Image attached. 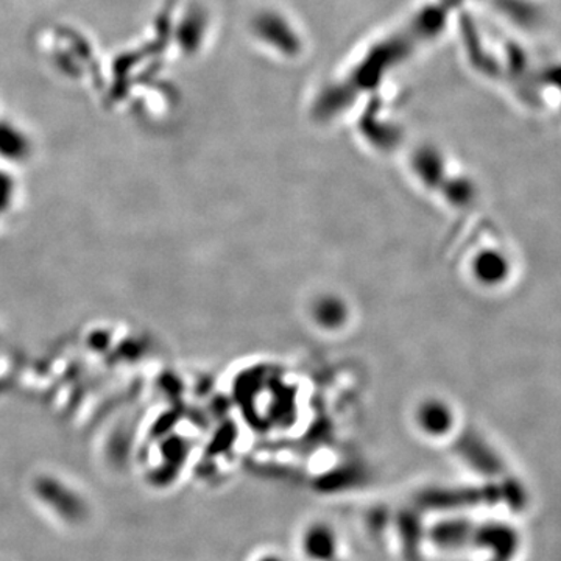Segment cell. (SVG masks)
I'll return each instance as SVG.
<instances>
[{
	"instance_id": "7a4b0ae2",
	"label": "cell",
	"mask_w": 561,
	"mask_h": 561,
	"mask_svg": "<svg viewBox=\"0 0 561 561\" xmlns=\"http://www.w3.org/2000/svg\"><path fill=\"white\" fill-rule=\"evenodd\" d=\"M420 426L430 435H443L451 426L448 412L435 405H426L420 413Z\"/></svg>"
},
{
	"instance_id": "3957f363",
	"label": "cell",
	"mask_w": 561,
	"mask_h": 561,
	"mask_svg": "<svg viewBox=\"0 0 561 561\" xmlns=\"http://www.w3.org/2000/svg\"><path fill=\"white\" fill-rule=\"evenodd\" d=\"M254 561H286L283 559V557L278 556V553H264V556H261L260 559H256Z\"/></svg>"
},
{
	"instance_id": "6da1fadb",
	"label": "cell",
	"mask_w": 561,
	"mask_h": 561,
	"mask_svg": "<svg viewBox=\"0 0 561 561\" xmlns=\"http://www.w3.org/2000/svg\"><path fill=\"white\" fill-rule=\"evenodd\" d=\"M301 551L309 561H334L339 556V535L328 523H312L302 531Z\"/></svg>"
}]
</instances>
